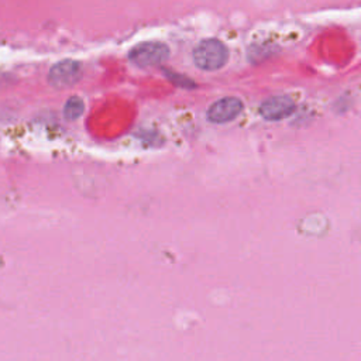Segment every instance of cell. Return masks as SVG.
I'll use <instances>...</instances> for the list:
<instances>
[{
	"mask_svg": "<svg viewBox=\"0 0 361 361\" xmlns=\"http://www.w3.org/2000/svg\"><path fill=\"white\" fill-rule=\"evenodd\" d=\"M168 57H170V48L164 43H158V41L142 43L136 46L129 54L130 61L142 68L160 65Z\"/></svg>",
	"mask_w": 361,
	"mask_h": 361,
	"instance_id": "2",
	"label": "cell"
},
{
	"mask_svg": "<svg viewBox=\"0 0 361 361\" xmlns=\"http://www.w3.org/2000/svg\"><path fill=\"white\" fill-rule=\"evenodd\" d=\"M243 110V102L237 97H223L214 102L207 110V118L212 123H227L234 120Z\"/></svg>",
	"mask_w": 361,
	"mask_h": 361,
	"instance_id": "4",
	"label": "cell"
},
{
	"mask_svg": "<svg viewBox=\"0 0 361 361\" xmlns=\"http://www.w3.org/2000/svg\"><path fill=\"white\" fill-rule=\"evenodd\" d=\"M85 110V103L81 97L78 96H74L71 99H68V102L65 103V107H64V116L65 118L68 120H76L82 116Z\"/></svg>",
	"mask_w": 361,
	"mask_h": 361,
	"instance_id": "6",
	"label": "cell"
},
{
	"mask_svg": "<svg viewBox=\"0 0 361 361\" xmlns=\"http://www.w3.org/2000/svg\"><path fill=\"white\" fill-rule=\"evenodd\" d=\"M294 110H295L294 99L285 95L270 97L260 106V114L266 120H271V122H277V120H282L291 116Z\"/></svg>",
	"mask_w": 361,
	"mask_h": 361,
	"instance_id": "5",
	"label": "cell"
},
{
	"mask_svg": "<svg viewBox=\"0 0 361 361\" xmlns=\"http://www.w3.org/2000/svg\"><path fill=\"white\" fill-rule=\"evenodd\" d=\"M229 58L226 46L214 39L200 41L193 50V62L203 71L220 69Z\"/></svg>",
	"mask_w": 361,
	"mask_h": 361,
	"instance_id": "1",
	"label": "cell"
},
{
	"mask_svg": "<svg viewBox=\"0 0 361 361\" xmlns=\"http://www.w3.org/2000/svg\"><path fill=\"white\" fill-rule=\"evenodd\" d=\"M167 75H168V78H170L174 83H177V85H179V86H182V88H195V86H196L189 78L179 76V75L171 74V72H167Z\"/></svg>",
	"mask_w": 361,
	"mask_h": 361,
	"instance_id": "7",
	"label": "cell"
},
{
	"mask_svg": "<svg viewBox=\"0 0 361 361\" xmlns=\"http://www.w3.org/2000/svg\"><path fill=\"white\" fill-rule=\"evenodd\" d=\"M82 78V65L78 61L65 60L55 64L48 74L50 83L57 89L74 86Z\"/></svg>",
	"mask_w": 361,
	"mask_h": 361,
	"instance_id": "3",
	"label": "cell"
}]
</instances>
